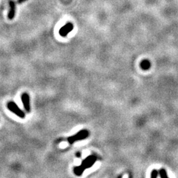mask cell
<instances>
[{
    "label": "cell",
    "mask_w": 178,
    "mask_h": 178,
    "mask_svg": "<svg viewBox=\"0 0 178 178\" xmlns=\"http://www.w3.org/2000/svg\"><path fill=\"white\" fill-rule=\"evenodd\" d=\"M158 174H159L160 176L161 177H168L167 173H166V170L164 169H160V171H159V172H158Z\"/></svg>",
    "instance_id": "obj_8"
},
{
    "label": "cell",
    "mask_w": 178,
    "mask_h": 178,
    "mask_svg": "<svg viewBox=\"0 0 178 178\" xmlns=\"http://www.w3.org/2000/svg\"><path fill=\"white\" fill-rule=\"evenodd\" d=\"M88 136V132L87 130H82L80 131V132L77 133L75 135H73V136L68 138V142L70 143V144H73V142L77 141H80L83 140V139H86Z\"/></svg>",
    "instance_id": "obj_3"
},
{
    "label": "cell",
    "mask_w": 178,
    "mask_h": 178,
    "mask_svg": "<svg viewBox=\"0 0 178 178\" xmlns=\"http://www.w3.org/2000/svg\"><path fill=\"white\" fill-rule=\"evenodd\" d=\"M96 158L94 156H91L87 157L86 159L83 161L82 164L80 166H77L74 169V172L77 176H80L83 173L84 170L87 168L91 167L94 164Z\"/></svg>",
    "instance_id": "obj_1"
},
{
    "label": "cell",
    "mask_w": 178,
    "mask_h": 178,
    "mask_svg": "<svg viewBox=\"0 0 178 178\" xmlns=\"http://www.w3.org/2000/svg\"><path fill=\"white\" fill-rule=\"evenodd\" d=\"M158 176V172L156 170H153L151 173V177H157Z\"/></svg>",
    "instance_id": "obj_9"
},
{
    "label": "cell",
    "mask_w": 178,
    "mask_h": 178,
    "mask_svg": "<svg viewBox=\"0 0 178 178\" xmlns=\"http://www.w3.org/2000/svg\"><path fill=\"white\" fill-rule=\"evenodd\" d=\"M7 108L8 109L11 111L13 112L14 114L16 115L18 117L21 118H25V113L22 110L20 109L16 103H15L14 102H9L7 103Z\"/></svg>",
    "instance_id": "obj_2"
},
{
    "label": "cell",
    "mask_w": 178,
    "mask_h": 178,
    "mask_svg": "<svg viewBox=\"0 0 178 178\" xmlns=\"http://www.w3.org/2000/svg\"><path fill=\"white\" fill-rule=\"evenodd\" d=\"M15 9H16V5L13 1H10L9 2V11L8 13V17L9 19H12L15 17Z\"/></svg>",
    "instance_id": "obj_6"
},
{
    "label": "cell",
    "mask_w": 178,
    "mask_h": 178,
    "mask_svg": "<svg viewBox=\"0 0 178 178\" xmlns=\"http://www.w3.org/2000/svg\"><path fill=\"white\" fill-rule=\"evenodd\" d=\"M21 100L23 104V106H24L25 110L26 112H30V96L29 95L24 92L21 95Z\"/></svg>",
    "instance_id": "obj_4"
},
{
    "label": "cell",
    "mask_w": 178,
    "mask_h": 178,
    "mask_svg": "<svg viewBox=\"0 0 178 178\" xmlns=\"http://www.w3.org/2000/svg\"><path fill=\"white\" fill-rule=\"evenodd\" d=\"M73 29V26L70 22L67 23L63 27H61L60 30V34L61 36H66L67 34L71 32V30Z\"/></svg>",
    "instance_id": "obj_5"
},
{
    "label": "cell",
    "mask_w": 178,
    "mask_h": 178,
    "mask_svg": "<svg viewBox=\"0 0 178 178\" xmlns=\"http://www.w3.org/2000/svg\"><path fill=\"white\" fill-rule=\"evenodd\" d=\"M141 67L143 70H147L150 67V63L149 62V60H143L141 63Z\"/></svg>",
    "instance_id": "obj_7"
}]
</instances>
